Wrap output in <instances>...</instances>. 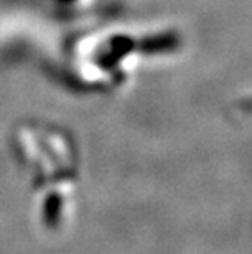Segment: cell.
<instances>
[{
  "instance_id": "6da1fadb",
  "label": "cell",
  "mask_w": 252,
  "mask_h": 254,
  "mask_svg": "<svg viewBox=\"0 0 252 254\" xmlns=\"http://www.w3.org/2000/svg\"><path fill=\"white\" fill-rule=\"evenodd\" d=\"M59 212H61V200L57 197H51L45 207V218L50 225H54L59 220Z\"/></svg>"
}]
</instances>
